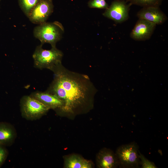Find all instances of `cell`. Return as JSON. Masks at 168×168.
I'll return each instance as SVG.
<instances>
[{"instance_id": "30bf717a", "label": "cell", "mask_w": 168, "mask_h": 168, "mask_svg": "<svg viewBox=\"0 0 168 168\" xmlns=\"http://www.w3.org/2000/svg\"><path fill=\"white\" fill-rule=\"evenodd\" d=\"M96 161L97 166L99 168H115L119 166L115 152L106 148L101 149L97 154Z\"/></svg>"}, {"instance_id": "3957f363", "label": "cell", "mask_w": 168, "mask_h": 168, "mask_svg": "<svg viewBox=\"0 0 168 168\" xmlns=\"http://www.w3.org/2000/svg\"><path fill=\"white\" fill-rule=\"evenodd\" d=\"M63 31L62 24L56 21L38 25L34 28L33 32L34 37L40 41L41 44L48 43L51 47H54L61 39Z\"/></svg>"}, {"instance_id": "2e32d148", "label": "cell", "mask_w": 168, "mask_h": 168, "mask_svg": "<svg viewBox=\"0 0 168 168\" xmlns=\"http://www.w3.org/2000/svg\"><path fill=\"white\" fill-rule=\"evenodd\" d=\"M88 6L91 8L105 9L109 6L105 0H90L88 2Z\"/></svg>"}, {"instance_id": "9c48e42d", "label": "cell", "mask_w": 168, "mask_h": 168, "mask_svg": "<svg viewBox=\"0 0 168 168\" xmlns=\"http://www.w3.org/2000/svg\"><path fill=\"white\" fill-rule=\"evenodd\" d=\"M137 16L139 19L147 20L156 25H162L167 20V16L159 7H142L138 12Z\"/></svg>"}, {"instance_id": "5bb4252c", "label": "cell", "mask_w": 168, "mask_h": 168, "mask_svg": "<svg viewBox=\"0 0 168 168\" xmlns=\"http://www.w3.org/2000/svg\"><path fill=\"white\" fill-rule=\"evenodd\" d=\"M132 5H135L141 7H159L163 0H124Z\"/></svg>"}, {"instance_id": "277c9868", "label": "cell", "mask_w": 168, "mask_h": 168, "mask_svg": "<svg viewBox=\"0 0 168 168\" xmlns=\"http://www.w3.org/2000/svg\"><path fill=\"white\" fill-rule=\"evenodd\" d=\"M138 146L134 142L121 145L116 149L119 167L122 168H137L140 167Z\"/></svg>"}, {"instance_id": "5b68a950", "label": "cell", "mask_w": 168, "mask_h": 168, "mask_svg": "<svg viewBox=\"0 0 168 168\" xmlns=\"http://www.w3.org/2000/svg\"><path fill=\"white\" fill-rule=\"evenodd\" d=\"M22 115L29 120H36L40 118L50 109L39 100L29 96H23L20 101Z\"/></svg>"}, {"instance_id": "e0dca14e", "label": "cell", "mask_w": 168, "mask_h": 168, "mask_svg": "<svg viewBox=\"0 0 168 168\" xmlns=\"http://www.w3.org/2000/svg\"><path fill=\"white\" fill-rule=\"evenodd\" d=\"M139 156L140 160V165L142 168H157L155 163L147 158L139 151Z\"/></svg>"}, {"instance_id": "ba28073f", "label": "cell", "mask_w": 168, "mask_h": 168, "mask_svg": "<svg viewBox=\"0 0 168 168\" xmlns=\"http://www.w3.org/2000/svg\"><path fill=\"white\" fill-rule=\"evenodd\" d=\"M156 25L147 20L139 19L130 34V37L136 40H148L151 37Z\"/></svg>"}, {"instance_id": "6da1fadb", "label": "cell", "mask_w": 168, "mask_h": 168, "mask_svg": "<svg viewBox=\"0 0 168 168\" xmlns=\"http://www.w3.org/2000/svg\"><path fill=\"white\" fill-rule=\"evenodd\" d=\"M51 71L54 79L46 91L63 101L62 111L73 113L92 100L96 90L87 75L71 71L62 63Z\"/></svg>"}, {"instance_id": "52a82bcc", "label": "cell", "mask_w": 168, "mask_h": 168, "mask_svg": "<svg viewBox=\"0 0 168 168\" xmlns=\"http://www.w3.org/2000/svg\"><path fill=\"white\" fill-rule=\"evenodd\" d=\"M52 0H41L31 10L27 17L32 23L40 25L46 22L54 11Z\"/></svg>"}, {"instance_id": "ac0fdd59", "label": "cell", "mask_w": 168, "mask_h": 168, "mask_svg": "<svg viewBox=\"0 0 168 168\" xmlns=\"http://www.w3.org/2000/svg\"><path fill=\"white\" fill-rule=\"evenodd\" d=\"M8 154V151L5 146L0 144V167L6 160Z\"/></svg>"}, {"instance_id": "7c38bea8", "label": "cell", "mask_w": 168, "mask_h": 168, "mask_svg": "<svg viewBox=\"0 0 168 168\" xmlns=\"http://www.w3.org/2000/svg\"><path fill=\"white\" fill-rule=\"evenodd\" d=\"M16 137L14 128L6 122H0V144L7 146L12 144Z\"/></svg>"}, {"instance_id": "8fae6325", "label": "cell", "mask_w": 168, "mask_h": 168, "mask_svg": "<svg viewBox=\"0 0 168 168\" xmlns=\"http://www.w3.org/2000/svg\"><path fill=\"white\" fill-rule=\"evenodd\" d=\"M30 96L48 106L50 109H60L63 106V101L57 96L46 91H35Z\"/></svg>"}, {"instance_id": "d6986e66", "label": "cell", "mask_w": 168, "mask_h": 168, "mask_svg": "<svg viewBox=\"0 0 168 168\" xmlns=\"http://www.w3.org/2000/svg\"><path fill=\"white\" fill-rule=\"evenodd\" d=\"M0 1H1V0H0Z\"/></svg>"}, {"instance_id": "4fadbf2b", "label": "cell", "mask_w": 168, "mask_h": 168, "mask_svg": "<svg viewBox=\"0 0 168 168\" xmlns=\"http://www.w3.org/2000/svg\"><path fill=\"white\" fill-rule=\"evenodd\" d=\"M64 166L66 168H91L93 164L80 156L73 154L64 157Z\"/></svg>"}, {"instance_id": "7a4b0ae2", "label": "cell", "mask_w": 168, "mask_h": 168, "mask_svg": "<svg viewBox=\"0 0 168 168\" xmlns=\"http://www.w3.org/2000/svg\"><path fill=\"white\" fill-rule=\"evenodd\" d=\"M63 54L56 46L51 47L50 49L42 48V45L37 46L32 57L34 67L42 69L47 68L51 71L56 66L62 63Z\"/></svg>"}, {"instance_id": "9a60e30c", "label": "cell", "mask_w": 168, "mask_h": 168, "mask_svg": "<svg viewBox=\"0 0 168 168\" xmlns=\"http://www.w3.org/2000/svg\"><path fill=\"white\" fill-rule=\"evenodd\" d=\"M41 0H18V3L21 10L27 17L33 8Z\"/></svg>"}, {"instance_id": "8992f818", "label": "cell", "mask_w": 168, "mask_h": 168, "mask_svg": "<svg viewBox=\"0 0 168 168\" xmlns=\"http://www.w3.org/2000/svg\"><path fill=\"white\" fill-rule=\"evenodd\" d=\"M124 0H115L103 13L104 16L114 21L121 23L129 18V11L132 5Z\"/></svg>"}]
</instances>
